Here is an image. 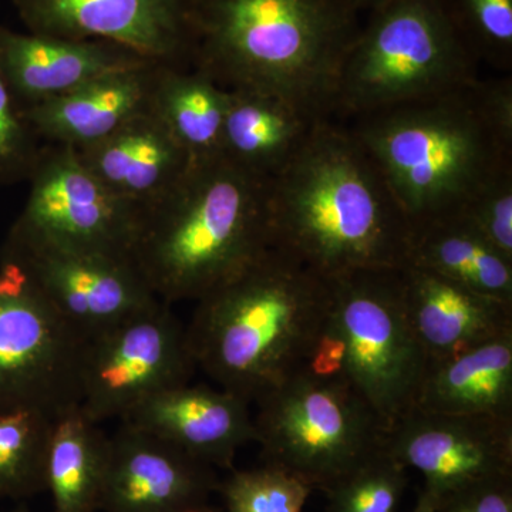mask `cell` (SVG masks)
<instances>
[{
	"mask_svg": "<svg viewBox=\"0 0 512 512\" xmlns=\"http://www.w3.org/2000/svg\"><path fill=\"white\" fill-rule=\"evenodd\" d=\"M404 311L429 365L512 332V303L419 266L399 269Z\"/></svg>",
	"mask_w": 512,
	"mask_h": 512,
	"instance_id": "obj_18",
	"label": "cell"
},
{
	"mask_svg": "<svg viewBox=\"0 0 512 512\" xmlns=\"http://www.w3.org/2000/svg\"><path fill=\"white\" fill-rule=\"evenodd\" d=\"M28 183L6 238L131 259L141 208L104 187L74 148L45 144Z\"/></svg>",
	"mask_w": 512,
	"mask_h": 512,
	"instance_id": "obj_11",
	"label": "cell"
},
{
	"mask_svg": "<svg viewBox=\"0 0 512 512\" xmlns=\"http://www.w3.org/2000/svg\"><path fill=\"white\" fill-rule=\"evenodd\" d=\"M329 320L345 340L346 377L389 433L414 409L429 357L404 311L399 269L329 278Z\"/></svg>",
	"mask_w": 512,
	"mask_h": 512,
	"instance_id": "obj_8",
	"label": "cell"
},
{
	"mask_svg": "<svg viewBox=\"0 0 512 512\" xmlns=\"http://www.w3.org/2000/svg\"><path fill=\"white\" fill-rule=\"evenodd\" d=\"M360 26L346 0H195L192 67L330 119Z\"/></svg>",
	"mask_w": 512,
	"mask_h": 512,
	"instance_id": "obj_3",
	"label": "cell"
},
{
	"mask_svg": "<svg viewBox=\"0 0 512 512\" xmlns=\"http://www.w3.org/2000/svg\"><path fill=\"white\" fill-rule=\"evenodd\" d=\"M478 63L512 69V0H436Z\"/></svg>",
	"mask_w": 512,
	"mask_h": 512,
	"instance_id": "obj_27",
	"label": "cell"
},
{
	"mask_svg": "<svg viewBox=\"0 0 512 512\" xmlns=\"http://www.w3.org/2000/svg\"><path fill=\"white\" fill-rule=\"evenodd\" d=\"M8 512H32V511H30L29 508L26 507V505H18V507L13 508V510H10Z\"/></svg>",
	"mask_w": 512,
	"mask_h": 512,
	"instance_id": "obj_37",
	"label": "cell"
},
{
	"mask_svg": "<svg viewBox=\"0 0 512 512\" xmlns=\"http://www.w3.org/2000/svg\"><path fill=\"white\" fill-rule=\"evenodd\" d=\"M76 153L104 187L140 208L167 195L191 167L183 148L151 110Z\"/></svg>",
	"mask_w": 512,
	"mask_h": 512,
	"instance_id": "obj_19",
	"label": "cell"
},
{
	"mask_svg": "<svg viewBox=\"0 0 512 512\" xmlns=\"http://www.w3.org/2000/svg\"><path fill=\"white\" fill-rule=\"evenodd\" d=\"M217 468L120 421L109 436L103 512H183L212 500Z\"/></svg>",
	"mask_w": 512,
	"mask_h": 512,
	"instance_id": "obj_15",
	"label": "cell"
},
{
	"mask_svg": "<svg viewBox=\"0 0 512 512\" xmlns=\"http://www.w3.org/2000/svg\"><path fill=\"white\" fill-rule=\"evenodd\" d=\"M109 461V434L80 406L56 417L46 463L53 512H97Z\"/></svg>",
	"mask_w": 512,
	"mask_h": 512,
	"instance_id": "obj_25",
	"label": "cell"
},
{
	"mask_svg": "<svg viewBox=\"0 0 512 512\" xmlns=\"http://www.w3.org/2000/svg\"><path fill=\"white\" fill-rule=\"evenodd\" d=\"M86 346L25 269L0 255V410L33 407L59 416L80 406Z\"/></svg>",
	"mask_w": 512,
	"mask_h": 512,
	"instance_id": "obj_9",
	"label": "cell"
},
{
	"mask_svg": "<svg viewBox=\"0 0 512 512\" xmlns=\"http://www.w3.org/2000/svg\"><path fill=\"white\" fill-rule=\"evenodd\" d=\"M43 146L0 72V185L29 181Z\"/></svg>",
	"mask_w": 512,
	"mask_h": 512,
	"instance_id": "obj_30",
	"label": "cell"
},
{
	"mask_svg": "<svg viewBox=\"0 0 512 512\" xmlns=\"http://www.w3.org/2000/svg\"><path fill=\"white\" fill-rule=\"evenodd\" d=\"M0 255L18 262L53 309L87 340L160 301L127 256L9 238Z\"/></svg>",
	"mask_w": 512,
	"mask_h": 512,
	"instance_id": "obj_12",
	"label": "cell"
},
{
	"mask_svg": "<svg viewBox=\"0 0 512 512\" xmlns=\"http://www.w3.org/2000/svg\"><path fill=\"white\" fill-rule=\"evenodd\" d=\"M320 120L271 94L228 90L221 157L271 181L291 163Z\"/></svg>",
	"mask_w": 512,
	"mask_h": 512,
	"instance_id": "obj_21",
	"label": "cell"
},
{
	"mask_svg": "<svg viewBox=\"0 0 512 512\" xmlns=\"http://www.w3.org/2000/svg\"><path fill=\"white\" fill-rule=\"evenodd\" d=\"M412 512H436V505L431 501L429 495L421 493L420 491L416 507H414Z\"/></svg>",
	"mask_w": 512,
	"mask_h": 512,
	"instance_id": "obj_35",
	"label": "cell"
},
{
	"mask_svg": "<svg viewBox=\"0 0 512 512\" xmlns=\"http://www.w3.org/2000/svg\"><path fill=\"white\" fill-rule=\"evenodd\" d=\"M148 63L157 62L116 43L22 33L0 25V72L23 110Z\"/></svg>",
	"mask_w": 512,
	"mask_h": 512,
	"instance_id": "obj_17",
	"label": "cell"
},
{
	"mask_svg": "<svg viewBox=\"0 0 512 512\" xmlns=\"http://www.w3.org/2000/svg\"><path fill=\"white\" fill-rule=\"evenodd\" d=\"M256 404L262 463L313 491L325 493L386 444L382 421L348 377L318 379L301 369Z\"/></svg>",
	"mask_w": 512,
	"mask_h": 512,
	"instance_id": "obj_7",
	"label": "cell"
},
{
	"mask_svg": "<svg viewBox=\"0 0 512 512\" xmlns=\"http://www.w3.org/2000/svg\"><path fill=\"white\" fill-rule=\"evenodd\" d=\"M478 64L436 0H390L360 26L333 114L357 119L450 92L477 80Z\"/></svg>",
	"mask_w": 512,
	"mask_h": 512,
	"instance_id": "obj_6",
	"label": "cell"
},
{
	"mask_svg": "<svg viewBox=\"0 0 512 512\" xmlns=\"http://www.w3.org/2000/svg\"><path fill=\"white\" fill-rule=\"evenodd\" d=\"M231 471L218 485L224 512H303L313 493L311 485L272 464Z\"/></svg>",
	"mask_w": 512,
	"mask_h": 512,
	"instance_id": "obj_29",
	"label": "cell"
},
{
	"mask_svg": "<svg viewBox=\"0 0 512 512\" xmlns=\"http://www.w3.org/2000/svg\"><path fill=\"white\" fill-rule=\"evenodd\" d=\"M414 409L512 417V332L430 363Z\"/></svg>",
	"mask_w": 512,
	"mask_h": 512,
	"instance_id": "obj_22",
	"label": "cell"
},
{
	"mask_svg": "<svg viewBox=\"0 0 512 512\" xmlns=\"http://www.w3.org/2000/svg\"><path fill=\"white\" fill-rule=\"evenodd\" d=\"M56 417L33 407L0 410V498L19 501L45 493Z\"/></svg>",
	"mask_w": 512,
	"mask_h": 512,
	"instance_id": "obj_26",
	"label": "cell"
},
{
	"mask_svg": "<svg viewBox=\"0 0 512 512\" xmlns=\"http://www.w3.org/2000/svg\"><path fill=\"white\" fill-rule=\"evenodd\" d=\"M120 421L224 470H234L238 451L256 439L249 403L205 384L157 393Z\"/></svg>",
	"mask_w": 512,
	"mask_h": 512,
	"instance_id": "obj_16",
	"label": "cell"
},
{
	"mask_svg": "<svg viewBox=\"0 0 512 512\" xmlns=\"http://www.w3.org/2000/svg\"><path fill=\"white\" fill-rule=\"evenodd\" d=\"M271 247L323 278L407 264L413 229L349 127L320 120L269 181Z\"/></svg>",
	"mask_w": 512,
	"mask_h": 512,
	"instance_id": "obj_1",
	"label": "cell"
},
{
	"mask_svg": "<svg viewBox=\"0 0 512 512\" xmlns=\"http://www.w3.org/2000/svg\"><path fill=\"white\" fill-rule=\"evenodd\" d=\"M228 90L194 67L160 64L150 110L180 144L191 165L221 156Z\"/></svg>",
	"mask_w": 512,
	"mask_h": 512,
	"instance_id": "obj_24",
	"label": "cell"
},
{
	"mask_svg": "<svg viewBox=\"0 0 512 512\" xmlns=\"http://www.w3.org/2000/svg\"><path fill=\"white\" fill-rule=\"evenodd\" d=\"M183 512H224V508H222L221 505L212 503L211 500L207 501V503L195 505V507L188 508V510Z\"/></svg>",
	"mask_w": 512,
	"mask_h": 512,
	"instance_id": "obj_36",
	"label": "cell"
},
{
	"mask_svg": "<svg viewBox=\"0 0 512 512\" xmlns=\"http://www.w3.org/2000/svg\"><path fill=\"white\" fill-rule=\"evenodd\" d=\"M346 367L348 353L345 340L340 336L338 329L330 323L328 316V322L313 343L302 369L318 379H338L346 377Z\"/></svg>",
	"mask_w": 512,
	"mask_h": 512,
	"instance_id": "obj_33",
	"label": "cell"
},
{
	"mask_svg": "<svg viewBox=\"0 0 512 512\" xmlns=\"http://www.w3.org/2000/svg\"><path fill=\"white\" fill-rule=\"evenodd\" d=\"M436 512H512V477L458 491L437 504Z\"/></svg>",
	"mask_w": 512,
	"mask_h": 512,
	"instance_id": "obj_32",
	"label": "cell"
},
{
	"mask_svg": "<svg viewBox=\"0 0 512 512\" xmlns=\"http://www.w3.org/2000/svg\"><path fill=\"white\" fill-rule=\"evenodd\" d=\"M384 450L423 477L434 505L473 485L512 477V417L410 410L387 433Z\"/></svg>",
	"mask_w": 512,
	"mask_h": 512,
	"instance_id": "obj_13",
	"label": "cell"
},
{
	"mask_svg": "<svg viewBox=\"0 0 512 512\" xmlns=\"http://www.w3.org/2000/svg\"><path fill=\"white\" fill-rule=\"evenodd\" d=\"M512 303V261L457 214L414 229L407 264Z\"/></svg>",
	"mask_w": 512,
	"mask_h": 512,
	"instance_id": "obj_23",
	"label": "cell"
},
{
	"mask_svg": "<svg viewBox=\"0 0 512 512\" xmlns=\"http://www.w3.org/2000/svg\"><path fill=\"white\" fill-rule=\"evenodd\" d=\"M195 372L184 323L158 301L87 340L80 409L97 424L120 421L157 393L190 383Z\"/></svg>",
	"mask_w": 512,
	"mask_h": 512,
	"instance_id": "obj_10",
	"label": "cell"
},
{
	"mask_svg": "<svg viewBox=\"0 0 512 512\" xmlns=\"http://www.w3.org/2000/svg\"><path fill=\"white\" fill-rule=\"evenodd\" d=\"M460 215L512 261V167L504 168L483 185Z\"/></svg>",
	"mask_w": 512,
	"mask_h": 512,
	"instance_id": "obj_31",
	"label": "cell"
},
{
	"mask_svg": "<svg viewBox=\"0 0 512 512\" xmlns=\"http://www.w3.org/2000/svg\"><path fill=\"white\" fill-rule=\"evenodd\" d=\"M271 248L269 181L224 157L141 208L131 261L161 302H197Z\"/></svg>",
	"mask_w": 512,
	"mask_h": 512,
	"instance_id": "obj_5",
	"label": "cell"
},
{
	"mask_svg": "<svg viewBox=\"0 0 512 512\" xmlns=\"http://www.w3.org/2000/svg\"><path fill=\"white\" fill-rule=\"evenodd\" d=\"M158 66L148 63L106 74L23 114L43 144L82 150L150 110Z\"/></svg>",
	"mask_w": 512,
	"mask_h": 512,
	"instance_id": "obj_20",
	"label": "cell"
},
{
	"mask_svg": "<svg viewBox=\"0 0 512 512\" xmlns=\"http://www.w3.org/2000/svg\"><path fill=\"white\" fill-rule=\"evenodd\" d=\"M407 485V468L383 448L323 494L328 512H396Z\"/></svg>",
	"mask_w": 512,
	"mask_h": 512,
	"instance_id": "obj_28",
	"label": "cell"
},
{
	"mask_svg": "<svg viewBox=\"0 0 512 512\" xmlns=\"http://www.w3.org/2000/svg\"><path fill=\"white\" fill-rule=\"evenodd\" d=\"M349 127L382 171L412 229L460 214L512 167V79L457 89L357 117Z\"/></svg>",
	"mask_w": 512,
	"mask_h": 512,
	"instance_id": "obj_2",
	"label": "cell"
},
{
	"mask_svg": "<svg viewBox=\"0 0 512 512\" xmlns=\"http://www.w3.org/2000/svg\"><path fill=\"white\" fill-rule=\"evenodd\" d=\"M195 303L185 325L195 366L251 404L302 369L328 322L330 288L271 247Z\"/></svg>",
	"mask_w": 512,
	"mask_h": 512,
	"instance_id": "obj_4",
	"label": "cell"
},
{
	"mask_svg": "<svg viewBox=\"0 0 512 512\" xmlns=\"http://www.w3.org/2000/svg\"><path fill=\"white\" fill-rule=\"evenodd\" d=\"M346 2L349 3L350 8L355 10L356 13H370L380 8V6L386 5L390 0H346Z\"/></svg>",
	"mask_w": 512,
	"mask_h": 512,
	"instance_id": "obj_34",
	"label": "cell"
},
{
	"mask_svg": "<svg viewBox=\"0 0 512 512\" xmlns=\"http://www.w3.org/2000/svg\"><path fill=\"white\" fill-rule=\"evenodd\" d=\"M28 32L104 40L153 62L192 67L195 0H10Z\"/></svg>",
	"mask_w": 512,
	"mask_h": 512,
	"instance_id": "obj_14",
	"label": "cell"
}]
</instances>
